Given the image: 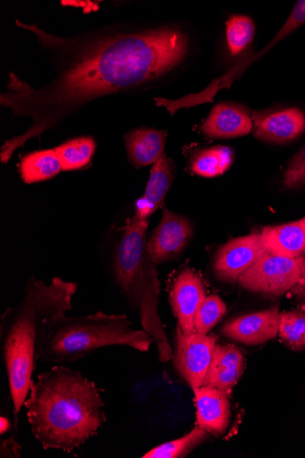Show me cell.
Here are the masks:
<instances>
[{
  "mask_svg": "<svg viewBox=\"0 0 305 458\" xmlns=\"http://www.w3.org/2000/svg\"><path fill=\"white\" fill-rule=\"evenodd\" d=\"M97 149L96 140L91 137H81L58 146L63 172H74L89 165Z\"/></svg>",
  "mask_w": 305,
  "mask_h": 458,
  "instance_id": "21",
  "label": "cell"
},
{
  "mask_svg": "<svg viewBox=\"0 0 305 458\" xmlns=\"http://www.w3.org/2000/svg\"><path fill=\"white\" fill-rule=\"evenodd\" d=\"M244 358L233 346L216 345L202 386L230 391L244 371Z\"/></svg>",
  "mask_w": 305,
  "mask_h": 458,
  "instance_id": "16",
  "label": "cell"
},
{
  "mask_svg": "<svg viewBox=\"0 0 305 458\" xmlns=\"http://www.w3.org/2000/svg\"><path fill=\"white\" fill-rule=\"evenodd\" d=\"M206 298L202 278L190 267L182 269L172 282L170 305L178 319V326L185 335L195 332V318Z\"/></svg>",
  "mask_w": 305,
  "mask_h": 458,
  "instance_id": "11",
  "label": "cell"
},
{
  "mask_svg": "<svg viewBox=\"0 0 305 458\" xmlns=\"http://www.w3.org/2000/svg\"><path fill=\"white\" fill-rule=\"evenodd\" d=\"M149 220L128 219L114 246L111 269L115 285L128 305L137 310L161 362L172 360L173 349L158 312L160 282L148 251Z\"/></svg>",
  "mask_w": 305,
  "mask_h": 458,
  "instance_id": "4",
  "label": "cell"
},
{
  "mask_svg": "<svg viewBox=\"0 0 305 458\" xmlns=\"http://www.w3.org/2000/svg\"><path fill=\"white\" fill-rule=\"evenodd\" d=\"M11 429V422L5 416H2L0 419V434L3 436L7 434Z\"/></svg>",
  "mask_w": 305,
  "mask_h": 458,
  "instance_id": "28",
  "label": "cell"
},
{
  "mask_svg": "<svg viewBox=\"0 0 305 458\" xmlns=\"http://www.w3.org/2000/svg\"><path fill=\"white\" fill-rule=\"evenodd\" d=\"M208 433L196 426L184 437L171 440L151 449L144 458H180L186 456L208 438Z\"/></svg>",
  "mask_w": 305,
  "mask_h": 458,
  "instance_id": "22",
  "label": "cell"
},
{
  "mask_svg": "<svg viewBox=\"0 0 305 458\" xmlns=\"http://www.w3.org/2000/svg\"><path fill=\"white\" fill-rule=\"evenodd\" d=\"M255 35L253 21L247 16L234 15L226 22L228 49L232 55L238 56L252 43Z\"/></svg>",
  "mask_w": 305,
  "mask_h": 458,
  "instance_id": "24",
  "label": "cell"
},
{
  "mask_svg": "<svg viewBox=\"0 0 305 458\" xmlns=\"http://www.w3.org/2000/svg\"><path fill=\"white\" fill-rule=\"evenodd\" d=\"M283 187L287 191L305 188V144L288 162L283 177Z\"/></svg>",
  "mask_w": 305,
  "mask_h": 458,
  "instance_id": "26",
  "label": "cell"
},
{
  "mask_svg": "<svg viewBox=\"0 0 305 458\" xmlns=\"http://www.w3.org/2000/svg\"><path fill=\"white\" fill-rule=\"evenodd\" d=\"M167 132L141 128L123 137L128 160L136 169L154 165L165 155Z\"/></svg>",
  "mask_w": 305,
  "mask_h": 458,
  "instance_id": "18",
  "label": "cell"
},
{
  "mask_svg": "<svg viewBox=\"0 0 305 458\" xmlns=\"http://www.w3.org/2000/svg\"><path fill=\"white\" fill-rule=\"evenodd\" d=\"M279 306L230 320L222 328L227 338L247 345L264 344L279 335Z\"/></svg>",
  "mask_w": 305,
  "mask_h": 458,
  "instance_id": "12",
  "label": "cell"
},
{
  "mask_svg": "<svg viewBox=\"0 0 305 458\" xmlns=\"http://www.w3.org/2000/svg\"><path fill=\"white\" fill-rule=\"evenodd\" d=\"M194 233L191 222L185 216L164 209L162 219L148 240V251L157 266L180 257Z\"/></svg>",
  "mask_w": 305,
  "mask_h": 458,
  "instance_id": "8",
  "label": "cell"
},
{
  "mask_svg": "<svg viewBox=\"0 0 305 458\" xmlns=\"http://www.w3.org/2000/svg\"><path fill=\"white\" fill-rule=\"evenodd\" d=\"M234 160V151L229 147L216 146L197 151L190 161V170L202 178L225 174Z\"/></svg>",
  "mask_w": 305,
  "mask_h": 458,
  "instance_id": "20",
  "label": "cell"
},
{
  "mask_svg": "<svg viewBox=\"0 0 305 458\" xmlns=\"http://www.w3.org/2000/svg\"><path fill=\"white\" fill-rule=\"evenodd\" d=\"M16 23L50 52L56 74L35 89L10 72L8 91L0 95V105L13 116L29 117L31 124L22 135L5 141L0 149L4 164L17 149L56 128L83 105L137 89L176 70L186 61L191 47L188 33L177 25L146 30L117 25L68 38L48 33L36 24Z\"/></svg>",
  "mask_w": 305,
  "mask_h": 458,
  "instance_id": "1",
  "label": "cell"
},
{
  "mask_svg": "<svg viewBox=\"0 0 305 458\" xmlns=\"http://www.w3.org/2000/svg\"><path fill=\"white\" fill-rule=\"evenodd\" d=\"M266 253L258 233L233 239L217 250L213 261L214 275L223 282L235 283Z\"/></svg>",
  "mask_w": 305,
  "mask_h": 458,
  "instance_id": "9",
  "label": "cell"
},
{
  "mask_svg": "<svg viewBox=\"0 0 305 458\" xmlns=\"http://www.w3.org/2000/svg\"><path fill=\"white\" fill-rule=\"evenodd\" d=\"M62 171L55 148L34 151L23 157L20 163V175L27 184L51 180Z\"/></svg>",
  "mask_w": 305,
  "mask_h": 458,
  "instance_id": "19",
  "label": "cell"
},
{
  "mask_svg": "<svg viewBox=\"0 0 305 458\" xmlns=\"http://www.w3.org/2000/svg\"><path fill=\"white\" fill-rule=\"evenodd\" d=\"M175 176V163L164 155L152 166L145 193L136 203L134 216L141 220H149L162 205Z\"/></svg>",
  "mask_w": 305,
  "mask_h": 458,
  "instance_id": "15",
  "label": "cell"
},
{
  "mask_svg": "<svg viewBox=\"0 0 305 458\" xmlns=\"http://www.w3.org/2000/svg\"><path fill=\"white\" fill-rule=\"evenodd\" d=\"M226 311V305L219 296L207 297L196 315L195 332L208 335V333L222 319Z\"/></svg>",
  "mask_w": 305,
  "mask_h": 458,
  "instance_id": "25",
  "label": "cell"
},
{
  "mask_svg": "<svg viewBox=\"0 0 305 458\" xmlns=\"http://www.w3.org/2000/svg\"><path fill=\"white\" fill-rule=\"evenodd\" d=\"M279 335L292 350L305 349V305L279 316Z\"/></svg>",
  "mask_w": 305,
  "mask_h": 458,
  "instance_id": "23",
  "label": "cell"
},
{
  "mask_svg": "<svg viewBox=\"0 0 305 458\" xmlns=\"http://www.w3.org/2000/svg\"><path fill=\"white\" fill-rule=\"evenodd\" d=\"M216 345L214 336L197 332L185 335L177 327L172 360L193 391L203 386Z\"/></svg>",
  "mask_w": 305,
  "mask_h": 458,
  "instance_id": "7",
  "label": "cell"
},
{
  "mask_svg": "<svg viewBox=\"0 0 305 458\" xmlns=\"http://www.w3.org/2000/svg\"><path fill=\"white\" fill-rule=\"evenodd\" d=\"M305 278V258L288 259L267 252L239 278L253 293L280 297Z\"/></svg>",
  "mask_w": 305,
  "mask_h": 458,
  "instance_id": "6",
  "label": "cell"
},
{
  "mask_svg": "<svg viewBox=\"0 0 305 458\" xmlns=\"http://www.w3.org/2000/svg\"><path fill=\"white\" fill-rule=\"evenodd\" d=\"M153 343L148 333L135 329L125 315L99 311L83 317L64 316L49 327L40 350L39 361L73 362L97 350L111 346H127L148 352Z\"/></svg>",
  "mask_w": 305,
  "mask_h": 458,
  "instance_id": "5",
  "label": "cell"
},
{
  "mask_svg": "<svg viewBox=\"0 0 305 458\" xmlns=\"http://www.w3.org/2000/svg\"><path fill=\"white\" fill-rule=\"evenodd\" d=\"M292 293L305 305V278L302 282L299 283L292 289Z\"/></svg>",
  "mask_w": 305,
  "mask_h": 458,
  "instance_id": "27",
  "label": "cell"
},
{
  "mask_svg": "<svg viewBox=\"0 0 305 458\" xmlns=\"http://www.w3.org/2000/svg\"><path fill=\"white\" fill-rule=\"evenodd\" d=\"M251 118L253 135L260 141L287 144L305 131V113L299 107L255 111Z\"/></svg>",
  "mask_w": 305,
  "mask_h": 458,
  "instance_id": "10",
  "label": "cell"
},
{
  "mask_svg": "<svg viewBox=\"0 0 305 458\" xmlns=\"http://www.w3.org/2000/svg\"><path fill=\"white\" fill-rule=\"evenodd\" d=\"M250 110L236 103H221L212 108L200 130L213 139H233L250 134L252 131Z\"/></svg>",
  "mask_w": 305,
  "mask_h": 458,
  "instance_id": "14",
  "label": "cell"
},
{
  "mask_svg": "<svg viewBox=\"0 0 305 458\" xmlns=\"http://www.w3.org/2000/svg\"><path fill=\"white\" fill-rule=\"evenodd\" d=\"M259 234L267 252L274 256L297 259L305 254V217L266 227Z\"/></svg>",
  "mask_w": 305,
  "mask_h": 458,
  "instance_id": "17",
  "label": "cell"
},
{
  "mask_svg": "<svg viewBox=\"0 0 305 458\" xmlns=\"http://www.w3.org/2000/svg\"><path fill=\"white\" fill-rule=\"evenodd\" d=\"M24 406L31 433L46 450L72 453L106 422L103 397L95 383L64 366L32 380Z\"/></svg>",
  "mask_w": 305,
  "mask_h": 458,
  "instance_id": "2",
  "label": "cell"
},
{
  "mask_svg": "<svg viewBox=\"0 0 305 458\" xmlns=\"http://www.w3.org/2000/svg\"><path fill=\"white\" fill-rule=\"evenodd\" d=\"M193 392L197 408L196 426L208 434H225L229 428L232 416L229 391L201 386Z\"/></svg>",
  "mask_w": 305,
  "mask_h": 458,
  "instance_id": "13",
  "label": "cell"
},
{
  "mask_svg": "<svg viewBox=\"0 0 305 458\" xmlns=\"http://www.w3.org/2000/svg\"><path fill=\"white\" fill-rule=\"evenodd\" d=\"M76 293L77 284L61 277L50 284L31 277L21 301L2 316L0 340L15 414L29 395L48 329L72 310Z\"/></svg>",
  "mask_w": 305,
  "mask_h": 458,
  "instance_id": "3",
  "label": "cell"
}]
</instances>
